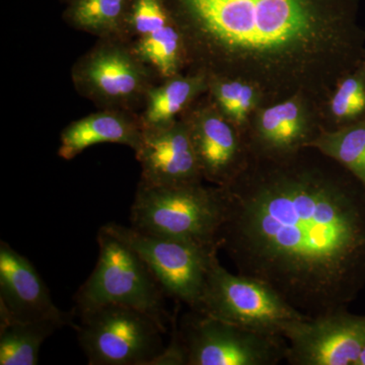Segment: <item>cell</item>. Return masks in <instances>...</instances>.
<instances>
[{
	"label": "cell",
	"mask_w": 365,
	"mask_h": 365,
	"mask_svg": "<svg viewBox=\"0 0 365 365\" xmlns=\"http://www.w3.org/2000/svg\"><path fill=\"white\" fill-rule=\"evenodd\" d=\"M218 249L307 317L347 309L365 287V188L316 148L248 153L222 187Z\"/></svg>",
	"instance_id": "cell-1"
},
{
	"label": "cell",
	"mask_w": 365,
	"mask_h": 365,
	"mask_svg": "<svg viewBox=\"0 0 365 365\" xmlns=\"http://www.w3.org/2000/svg\"><path fill=\"white\" fill-rule=\"evenodd\" d=\"M190 73L242 78L264 106L307 96L324 107L365 58L359 0H163Z\"/></svg>",
	"instance_id": "cell-2"
},
{
	"label": "cell",
	"mask_w": 365,
	"mask_h": 365,
	"mask_svg": "<svg viewBox=\"0 0 365 365\" xmlns=\"http://www.w3.org/2000/svg\"><path fill=\"white\" fill-rule=\"evenodd\" d=\"M225 209L222 187L206 186L203 182L169 187L139 182L131 207V227L218 249Z\"/></svg>",
	"instance_id": "cell-3"
},
{
	"label": "cell",
	"mask_w": 365,
	"mask_h": 365,
	"mask_svg": "<svg viewBox=\"0 0 365 365\" xmlns=\"http://www.w3.org/2000/svg\"><path fill=\"white\" fill-rule=\"evenodd\" d=\"M97 240V265L74 297L76 313L122 304L150 314L167 329L165 294L145 262L106 225L98 230Z\"/></svg>",
	"instance_id": "cell-4"
},
{
	"label": "cell",
	"mask_w": 365,
	"mask_h": 365,
	"mask_svg": "<svg viewBox=\"0 0 365 365\" xmlns=\"http://www.w3.org/2000/svg\"><path fill=\"white\" fill-rule=\"evenodd\" d=\"M71 78L76 93L98 109L137 114L143 110L148 91L160 81L124 38L97 39L74 62Z\"/></svg>",
	"instance_id": "cell-5"
},
{
	"label": "cell",
	"mask_w": 365,
	"mask_h": 365,
	"mask_svg": "<svg viewBox=\"0 0 365 365\" xmlns=\"http://www.w3.org/2000/svg\"><path fill=\"white\" fill-rule=\"evenodd\" d=\"M79 344L91 365H153L165 329L135 307L104 304L78 314Z\"/></svg>",
	"instance_id": "cell-6"
},
{
	"label": "cell",
	"mask_w": 365,
	"mask_h": 365,
	"mask_svg": "<svg viewBox=\"0 0 365 365\" xmlns=\"http://www.w3.org/2000/svg\"><path fill=\"white\" fill-rule=\"evenodd\" d=\"M193 311L249 330L282 335L288 324L304 314L260 280L232 274L215 260Z\"/></svg>",
	"instance_id": "cell-7"
},
{
	"label": "cell",
	"mask_w": 365,
	"mask_h": 365,
	"mask_svg": "<svg viewBox=\"0 0 365 365\" xmlns=\"http://www.w3.org/2000/svg\"><path fill=\"white\" fill-rule=\"evenodd\" d=\"M177 334L187 365H275L287 359L282 335L256 332L193 309Z\"/></svg>",
	"instance_id": "cell-8"
},
{
	"label": "cell",
	"mask_w": 365,
	"mask_h": 365,
	"mask_svg": "<svg viewBox=\"0 0 365 365\" xmlns=\"http://www.w3.org/2000/svg\"><path fill=\"white\" fill-rule=\"evenodd\" d=\"M106 227L140 256L165 294L187 304L190 309H195L209 269L217 258L220 250L194 242L146 234L117 223H108Z\"/></svg>",
	"instance_id": "cell-9"
},
{
	"label": "cell",
	"mask_w": 365,
	"mask_h": 365,
	"mask_svg": "<svg viewBox=\"0 0 365 365\" xmlns=\"http://www.w3.org/2000/svg\"><path fill=\"white\" fill-rule=\"evenodd\" d=\"M292 365H356L365 347V316L347 309L304 317L285 327Z\"/></svg>",
	"instance_id": "cell-10"
},
{
	"label": "cell",
	"mask_w": 365,
	"mask_h": 365,
	"mask_svg": "<svg viewBox=\"0 0 365 365\" xmlns=\"http://www.w3.org/2000/svg\"><path fill=\"white\" fill-rule=\"evenodd\" d=\"M324 128L323 109L307 96L262 106L242 131L248 153L283 157L309 148Z\"/></svg>",
	"instance_id": "cell-11"
},
{
	"label": "cell",
	"mask_w": 365,
	"mask_h": 365,
	"mask_svg": "<svg viewBox=\"0 0 365 365\" xmlns=\"http://www.w3.org/2000/svg\"><path fill=\"white\" fill-rule=\"evenodd\" d=\"M181 117L188 125L204 181L218 187L232 181L248 160L241 130L218 111L207 93Z\"/></svg>",
	"instance_id": "cell-12"
},
{
	"label": "cell",
	"mask_w": 365,
	"mask_h": 365,
	"mask_svg": "<svg viewBox=\"0 0 365 365\" xmlns=\"http://www.w3.org/2000/svg\"><path fill=\"white\" fill-rule=\"evenodd\" d=\"M55 321L73 326V314L61 311L32 263L0 242V322Z\"/></svg>",
	"instance_id": "cell-13"
},
{
	"label": "cell",
	"mask_w": 365,
	"mask_h": 365,
	"mask_svg": "<svg viewBox=\"0 0 365 365\" xmlns=\"http://www.w3.org/2000/svg\"><path fill=\"white\" fill-rule=\"evenodd\" d=\"M140 181L150 186H181L204 182L188 125L180 117L157 128L143 129L135 151Z\"/></svg>",
	"instance_id": "cell-14"
},
{
	"label": "cell",
	"mask_w": 365,
	"mask_h": 365,
	"mask_svg": "<svg viewBox=\"0 0 365 365\" xmlns=\"http://www.w3.org/2000/svg\"><path fill=\"white\" fill-rule=\"evenodd\" d=\"M143 135L137 113L98 109L64 127L60 133L58 155L71 160L91 146L104 143L121 144L135 151Z\"/></svg>",
	"instance_id": "cell-15"
},
{
	"label": "cell",
	"mask_w": 365,
	"mask_h": 365,
	"mask_svg": "<svg viewBox=\"0 0 365 365\" xmlns=\"http://www.w3.org/2000/svg\"><path fill=\"white\" fill-rule=\"evenodd\" d=\"M207 88V76L203 73L185 71L158 81L146 93L139 113L143 129L157 128L179 119Z\"/></svg>",
	"instance_id": "cell-16"
},
{
	"label": "cell",
	"mask_w": 365,
	"mask_h": 365,
	"mask_svg": "<svg viewBox=\"0 0 365 365\" xmlns=\"http://www.w3.org/2000/svg\"><path fill=\"white\" fill-rule=\"evenodd\" d=\"M131 0H73L64 19L71 28L97 39L126 37ZM128 40V39H127Z\"/></svg>",
	"instance_id": "cell-17"
},
{
	"label": "cell",
	"mask_w": 365,
	"mask_h": 365,
	"mask_svg": "<svg viewBox=\"0 0 365 365\" xmlns=\"http://www.w3.org/2000/svg\"><path fill=\"white\" fill-rule=\"evenodd\" d=\"M63 327L55 321L0 322V364L37 365L44 341Z\"/></svg>",
	"instance_id": "cell-18"
},
{
	"label": "cell",
	"mask_w": 365,
	"mask_h": 365,
	"mask_svg": "<svg viewBox=\"0 0 365 365\" xmlns=\"http://www.w3.org/2000/svg\"><path fill=\"white\" fill-rule=\"evenodd\" d=\"M132 49L160 81L182 73L187 69L184 40L175 21L162 30L130 41Z\"/></svg>",
	"instance_id": "cell-19"
},
{
	"label": "cell",
	"mask_w": 365,
	"mask_h": 365,
	"mask_svg": "<svg viewBox=\"0 0 365 365\" xmlns=\"http://www.w3.org/2000/svg\"><path fill=\"white\" fill-rule=\"evenodd\" d=\"M207 81L209 98L218 111L242 133L252 115L264 106L260 88L242 78L210 76Z\"/></svg>",
	"instance_id": "cell-20"
},
{
	"label": "cell",
	"mask_w": 365,
	"mask_h": 365,
	"mask_svg": "<svg viewBox=\"0 0 365 365\" xmlns=\"http://www.w3.org/2000/svg\"><path fill=\"white\" fill-rule=\"evenodd\" d=\"M309 148L339 163L365 188V118L335 130L323 129Z\"/></svg>",
	"instance_id": "cell-21"
},
{
	"label": "cell",
	"mask_w": 365,
	"mask_h": 365,
	"mask_svg": "<svg viewBox=\"0 0 365 365\" xmlns=\"http://www.w3.org/2000/svg\"><path fill=\"white\" fill-rule=\"evenodd\" d=\"M365 118V58L338 81L324 105V128L335 130Z\"/></svg>",
	"instance_id": "cell-22"
},
{
	"label": "cell",
	"mask_w": 365,
	"mask_h": 365,
	"mask_svg": "<svg viewBox=\"0 0 365 365\" xmlns=\"http://www.w3.org/2000/svg\"><path fill=\"white\" fill-rule=\"evenodd\" d=\"M356 365H365V347L364 350H362L361 354H360L359 361H357Z\"/></svg>",
	"instance_id": "cell-23"
}]
</instances>
